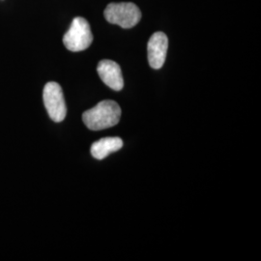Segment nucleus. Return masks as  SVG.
<instances>
[{"label":"nucleus","instance_id":"nucleus-1","mask_svg":"<svg viewBox=\"0 0 261 261\" xmlns=\"http://www.w3.org/2000/svg\"><path fill=\"white\" fill-rule=\"evenodd\" d=\"M121 109L111 100L102 101L83 114L85 126L92 130H101L115 126L120 121Z\"/></svg>","mask_w":261,"mask_h":261},{"label":"nucleus","instance_id":"nucleus-4","mask_svg":"<svg viewBox=\"0 0 261 261\" xmlns=\"http://www.w3.org/2000/svg\"><path fill=\"white\" fill-rule=\"evenodd\" d=\"M44 103L51 120L62 122L66 117L67 108L62 88L55 82L47 83L43 91Z\"/></svg>","mask_w":261,"mask_h":261},{"label":"nucleus","instance_id":"nucleus-7","mask_svg":"<svg viewBox=\"0 0 261 261\" xmlns=\"http://www.w3.org/2000/svg\"><path fill=\"white\" fill-rule=\"evenodd\" d=\"M123 146V140L120 138H103L95 141L91 146V154L97 160H103L111 153L120 150Z\"/></svg>","mask_w":261,"mask_h":261},{"label":"nucleus","instance_id":"nucleus-5","mask_svg":"<svg viewBox=\"0 0 261 261\" xmlns=\"http://www.w3.org/2000/svg\"><path fill=\"white\" fill-rule=\"evenodd\" d=\"M168 48V36L164 32H155L147 44L148 62L151 68L159 70L165 64Z\"/></svg>","mask_w":261,"mask_h":261},{"label":"nucleus","instance_id":"nucleus-2","mask_svg":"<svg viewBox=\"0 0 261 261\" xmlns=\"http://www.w3.org/2000/svg\"><path fill=\"white\" fill-rule=\"evenodd\" d=\"M103 16L110 23L128 29L136 27L140 22L141 12L132 2L111 3L105 9Z\"/></svg>","mask_w":261,"mask_h":261},{"label":"nucleus","instance_id":"nucleus-6","mask_svg":"<svg viewBox=\"0 0 261 261\" xmlns=\"http://www.w3.org/2000/svg\"><path fill=\"white\" fill-rule=\"evenodd\" d=\"M97 72L103 84L115 91H120L124 86L121 68L116 62L105 59L99 62Z\"/></svg>","mask_w":261,"mask_h":261},{"label":"nucleus","instance_id":"nucleus-3","mask_svg":"<svg viewBox=\"0 0 261 261\" xmlns=\"http://www.w3.org/2000/svg\"><path fill=\"white\" fill-rule=\"evenodd\" d=\"M93 42L91 28L86 19L76 17L63 37V44L71 51H82L90 47Z\"/></svg>","mask_w":261,"mask_h":261}]
</instances>
